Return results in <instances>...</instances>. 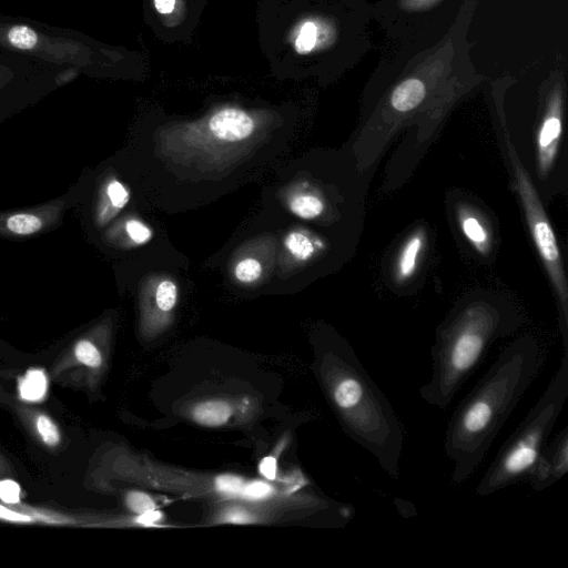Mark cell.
Wrapping results in <instances>:
<instances>
[{
	"label": "cell",
	"mask_w": 568,
	"mask_h": 568,
	"mask_svg": "<svg viewBox=\"0 0 568 568\" xmlns=\"http://www.w3.org/2000/svg\"><path fill=\"white\" fill-rule=\"evenodd\" d=\"M540 348L529 336L506 347L456 406L444 450L453 464L452 483H465L481 464L497 434L540 367Z\"/></svg>",
	"instance_id": "cell-1"
},
{
	"label": "cell",
	"mask_w": 568,
	"mask_h": 568,
	"mask_svg": "<svg viewBox=\"0 0 568 568\" xmlns=\"http://www.w3.org/2000/svg\"><path fill=\"white\" fill-rule=\"evenodd\" d=\"M341 346L333 353L327 378L333 405L346 434L397 480L404 445L402 423L352 348Z\"/></svg>",
	"instance_id": "cell-2"
},
{
	"label": "cell",
	"mask_w": 568,
	"mask_h": 568,
	"mask_svg": "<svg viewBox=\"0 0 568 568\" xmlns=\"http://www.w3.org/2000/svg\"><path fill=\"white\" fill-rule=\"evenodd\" d=\"M508 328L499 310L483 301L456 313L437 331L430 352L432 376L419 388L422 399L435 408L447 409L489 346Z\"/></svg>",
	"instance_id": "cell-3"
},
{
	"label": "cell",
	"mask_w": 568,
	"mask_h": 568,
	"mask_svg": "<svg viewBox=\"0 0 568 568\" xmlns=\"http://www.w3.org/2000/svg\"><path fill=\"white\" fill-rule=\"evenodd\" d=\"M567 397L568 354L564 353L560 366L547 388L500 447L485 471L476 487L477 496L491 495L530 476Z\"/></svg>",
	"instance_id": "cell-4"
},
{
	"label": "cell",
	"mask_w": 568,
	"mask_h": 568,
	"mask_svg": "<svg viewBox=\"0 0 568 568\" xmlns=\"http://www.w3.org/2000/svg\"><path fill=\"white\" fill-rule=\"evenodd\" d=\"M506 148L531 237L558 297L559 328L564 353H568V287L560 250L537 190L508 139Z\"/></svg>",
	"instance_id": "cell-5"
},
{
	"label": "cell",
	"mask_w": 568,
	"mask_h": 568,
	"mask_svg": "<svg viewBox=\"0 0 568 568\" xmlns=\"http://www.w3.org/2000/svg\"><path fill=\"white\" fill-rule=\"evenodd\" d=\"M98 337L97 332L91 331L74 339L52 364L50 377L73 386L93 384L104 364Z\"/></svg>",
	"instance_id": "cell-6"
},
{
	"label": "cell",
	"mask_w": 568,
	"mask_h": 568,
	"mask_svg": "<svg viewBox=\"0 0 568 568\" xmlns=\"http://www.w3.org/2000/svg\"><path fill=\"white\" fill-rule=\"evenodd\" d=\"M65 204V200L58 199L32 207L0 212V236L29 237L47 232L61 221Z\"/></svg>",
	"instance_id": "cell-7"
},
{
	"label": "cell",
	"mask_w": 568,
	"mask_h": 568,
	"mask_svg": "<svg viewBox=\"0 0 568 568\" xmlns=\"http://www.w3.org/2000/svg\"><path fill=\"white\" fill-rule=\"evenodd\" d=\"M0 521L13 525L88 527L90 520L81 514L0 498Z\"/></svg>",
	"instance_id": "cell-8"
},
{
	"label": "cell",
	"mask_w": 568,
	"mask_h": 568,
	"mask_svg": "<svg viewBox=\"0 0 568 568\" xmlns=\"http://www.w3.org/2000/svg\"><path fill=\"white\" fill-rule=\"evenodd\" d=\"M568 471V425L547 443L528 477L532 490L541 491Z\"/></svg>",
	"instance_id": "cell-9"
},
{
	"label": "cell",
	"mask_w": 568,
	"mask_h": 568,
	"mask_svg": "<svg viewBox=\"0 0 568 568\" xmlns=\"http://www.w3.org/2000/svg\"><path fill=\"white\" fill-rule=\"evenodd\" d=\"M20 423L42 447L50 452L59 450L63 444V433L54 418L45 410L30 404L14 406Z\"/></svg>",
	"instance_id": "cell-10"
},
{
	"label": "cell",
	"mask_w": 568,
	"mask_h": 568,
	"mask_svg": "<svg viewBox=\"0 0 568 568\" xmlns=\"http://www.w3.org/2000/svg\"><path fill=\"white\" fill-rule=\"evenodd\" d=\"M254 126L252 116L237 108L219 110L209 120L210 131L222 141H242L253 133Z\"/></svg>",
	"instance_id": "cell-11"
},
{
	"label": "cell",
	"mask_w": 568,
	"mask_h": 568,
	"mask_svg": "<svg viewBox=\"0 0 568 568\" xmlns=\"http://www.w3.org/2000/svg\"><path fill=\"white\" fill-rule=\"evenodd\" d=\"M130 194L120 181L115 179L108 181L101 191L97 207V224L102 226L108 223L119 210L128 204Z\"/></svg>",
	"instance_id": "cell-12"
},
{
	"label": "cell",
	"mask_w": 568,
	"mask_h": 568,
	"mask_svg": "<svg viewBox=\"0 0 568 568\" xmlns=\"http://www.w3.org/2000/svg\"><path fill=\"white\" fill-rule=\"evenodd\" d=\"M457 220L460 231L474 248L486 255L490 251L491 239L481 219L468 207L457 209Z\"/></svg>",
	"instance_id": "cell-13"
},
{
	"label": "cell",
	"mask_w": 568,
	"mask_h": 568,
	"mask_svg": "<svg viewBox=\"0 0 568 568\" xmlns=\"http://www.w3.org/2000/svg\"><path fill=\"white\" fill-rule=\"evenodd\" d=\"M424 243L425 233L423 230H418L403 244L395 262V277L399 283L409 280L415 274Z\"/></svg>",
	"instance_id": "cell-14"
},
{
	"label": "cell",
	"mask_w": 568,
	"mask_h": 568,
	"mask_svg": "<svg viewBox=\"0 0 568 568\" xmlns=\"http://www.w3.org/2000/svg\"><path fill=\"white\" fill-rule=\"evenodd\" d=\"M425 93V85L419 80L409 79L394 90L390 102L397 111L407 112L420 104Z\"/></svg>",
	"instance_id": "cell-15"
},
{
	"label": "cell",
	"mask_w": 568,
	"mask_h": 568,
	"mask_svg": "<svg viewBox=\"0 0 568 568\" xmlns=\"http://www.w3.org/2000/svg\"><path fill=\"white\" fill-rule=\"evenodd\" d=\"M320 27L311 19L298 22L290 32L288 40L295 52L306 54L318 43Z\"/></svg>",
	"instance_id": "cell-16"
},
{
	"label": "cell",
	"mask_w": 568,
	"mask_h": 568,
	"mask_svg": "<svg viewBox=\"0 0 568 568\" xmlns=\"http://www.w3.org/2000/svg\"><path fill=\"white\" fill-rule=\"evenodd\" d=\"M231 413L225 402L212 400L197 405L193 410V418L201 425L221 426L227 422Z\"/></svg>",
	"instance_id": "cell-17"
},
{
	"label": "cell",
	"mask_w": 568,
	"mask_h": 568,
	"mask_svg": "<svg viewBox=\"0 0 568 568\" xmlns=\"http://www.w3.org/2000/svg\"><path fill=\"white\" fill-rule=\"evenodd\" d=\"M291 211L305 220L317 217L324 210L323 202L315 195L302 194L295 196L290 203Z\"/></svg>",
	"instance_id": "cell-18"
},
{
	"label": "cell",
	"mask_w": 568,
	"mask_h": 568,
	"mask_svg": "<svg viewBox=\"0 0 568 568\" xmlns=\"http://www.w3.org/2000/svg\"><path fill=\"white\" fill-rule=\"evenodd\" d=\"M8 40L14 48L31 50L38 43V34L28 26H14L8 32Z\"/></svg>",
	"instance_id": "cell-19"
},
{
	"label": "cell",
	"mask_w": 568,
	"mask_h": 568,
	"mask_svg": "<svg viewBox=\"0 0 568 568\" xmlns=\"http://www.w3.org/2000/svg\"><path fill=\"white\" fill-rule=\"evenodd\" d=\"M285 245L292 255L301 261L310 258L314 253L313 243L302 233H291L285 240Z\"/></svg>",
	"instance_id": "cell-20"
},
{
	"label": "cell",
	"mask_w": 568,
	"mask_h": 568,
	"mask_svg": "<svg viewBox=\"0 0 568 568\" xmlns=\"http://www.w3.org/2000/svg\"><path fill=\"white\" fill-rule=\"evenodd\" d=\"M152 4L159 16L171 20L173 24L179 23L185 12L183 0H152Z\"/></svg>",
	"instance_id": "cell-21"
},
{
	"label": "cell",
	"mask_w": 568,
	"mask_h": 568,
	"mask_svg": "<svg viewBox=\"0 0 568 568\" xmlns=\"http://www.w3.org/2000/svg\"><path fill=\"white\" fill-rule=\"evenodd\" d=\"M155 301L162 311H171L176 302V286L171 281H163L159 284Z\"/></svg>",
	"instance_id": "cell-22"
},
{
	"label": "cell",
	"mask_w": 568,
	"mask_h": 568,
	"mask_svg": "<svg viewBox=\"0 0 568 568\" xmlns=\"http://www.w3.org/2000/svg\"><path fill=\"white\" fill-rule=\"evenodd\" d=\"M262 272L261 264L254 258L242 260L235 267V276L240 282L252 283Z\"/></svg>",
	"instance_id": "cell-23"
},
{
	"label": "cell",
	"mask_w": 568,
	"mask_h": 568,
	"mask_svg": "<svg viewBox=\"0 0 568 568\" xmlns=\"http://www.w3.org/2000/svg\"><path fill=\"white\" fill-rule=\"evenodd\" d=\"M125 504L135 514H144L155 509L154 501L141 491H130L125 497Z\"/></svg>",
	"instance_id": "cell-24"
},
{
	"label": "cell",
	"mask_w": 568,
	"mask_h": 568,
	"mask_svg": "<svg viewBox=\"0 0 568 568\" xmlns=\"http://www.w3.org/2000/svg\"><path fill=\"white\" fill-rule=\"evenodd\" d=\"M125 231L130 239L136 244L146 243L152 236L151 230L138 220L128 221Z\"/></svg>",
	"instance_id": "cell-25"
},
{
	"label": "cell",
	"mask_w": 568,
	"mask_h": 568,
	"mask_svg": "<svg viewBox=\"0 0 568 568\" xmlns=\"http://www.w3.org/2000/svg\"><path fill=\"white\" fill-rule=\"evenodd\" d=\"M244 483L240 477L222 475L216 478V489L229 495H241Z\"/></svg>",
	"instance_id": "cell-26"
},
{
	"label": "cell",
	"mask_w": 568,
	"mask_h": 568,
	"mask_svg": "<svg viewBox=\"0 0 568 568\" xmlns=\"http://www.w3.org/2000/svg\"><path fill=\"white\" fill-rule=\"evenodd\" d=\"M272 493V487L264 481H252L247 485H244L242 490V496L250 499H261L265 498Z\"/></svg>",
	"instance_id": "cell-27"
},
{
	"label": "cell",
	"mask_w": 568,
	"mask_h": 568,
	"mask_svg": "<svg viewBox=\"0 0 568 568\" xmlns=\"http://www.w3.org/2000/svg\"><path fill=\"white\" fill-rule=\"evenodd\" d=\"M260 473L270 480H273L276 475V459L272 456L265 457L260 464Z\"/></svg>",
	"instance_id": "cell-28"
},
{
	"label": "cell",
	"mask_w": 568,
	"mask_h": 568,
	"mask_svg": "<svg viewBox=\"0 0 568 568\" xmlns=\"http://www.w3.org/2000/svg\"><path fill=\"white\" fill-rule=\"evenodd\" d=\"M14 474L11 463L0 453V481L11 478Z\"/></svg>",
	"instance_id": "cell-29"
},
{
	"label": "cell",
	"mask_w": 568,
	"mask_h": 568,
	"mask_svg": "<svg viewBox=\"0 0 568 568\" xmlns=\"http://www.w3.org/2000/svg\"><path fill=\"white\" fill-rule=\"evenodd\" d=\"M161 518V513L156 511L155 509L146 511L144 514H141L136 521L142 525H151L153 523H156Z\"/></svg>",
	"instance_id": "cell-30"
},
{
	"label": "cell",
	"mask_w": 568,
	"mask_h": 568,
	"mask_svg": "<svg viewBox=\"0 0 568 568\" xmlns=\"http://www.w3.org/2000/svg\"><path fill=\"white\" fill-rule=\"evenodd\" d=\"M227 520L232 523H246L250 521L251 518H248L244 513L233 511L229 514Z\"/></svg>",
	"instance_id": "cell-31"
},
{
	"label": "cell",
	"mask_w": 568,
	"mask_h": 568,
	"mask_svg": "<svg viewBox=\"0 0 568 568\" xmlns=\"http://www.w3.org/2000/svg\"><path fill=\"white\" fill-rule=\"evenodd\" d=\"M0 402L10 403V396L6 392L0 374Z\"/></svg>",
	"instance_id": "cell-32"
}]
</instances>
